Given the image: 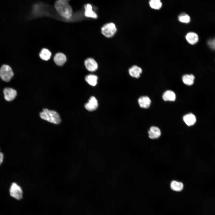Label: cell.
Here are the masks:
<instances>
[{
    "label": "cell",
    "instance_id": "obj_1",
    "mask_svg": "<svg viewBox=\"0 0 215 215\" xmlns=\"http://www.w3.org/2000/svg\"><path fill=\"white\" fill-rule=\"evenodd\" d=\"M70 0H56L54 4L55 7L62 16L69 19L72 15L73 10L69 4Z\"/></svg>",
    "mask_w": 215,
    "mask_h": 215
},
{
    "label": "cell",
    "instance_id": "obj_2",
    "mask_svg": "<svg viewBox=\"0 0 215 215\" xmlns=\"http://www.w3.org/2000/svg\"><path fill=\"white\" fill-rule=\"evenodd\" d=\"M40 116L42 119L54 124H59L61 122L59 115L54 110L44 109L40 113Z\"/></svg>",
    "mask_w": 215,
    "mask_h": 215
},
{
    "label": "cell",
    "instance_id": "obj_3",
    "mask_svg": "<svg viewBox=\"0 0 215 215\" xmlns=\"http://www.w3.org/2000/svg\"><path fill=\"white\" fill-rule=\"evenodd\" d=\"M14 76L13 71L9 65L3 64L0 67V78L6 82H10Z\"/></svg>",
    "mask_w": 215,
    "mask_h": 215
},
{
    "label": "cell",
    "instance_id": "obj_4",
    "mask_svg": "<svg viewBox=\"0 0 215 215\" xmlns=\"http://www.w3.org/2000/svg\"><path fill=\"white\" fill-rule=\"evenodd\" d=\"M10 196L17 200L21 199L23 196V191L21 187L16 182L12 183L9 189Z\"/></svg>",
    "mask_w": 215,
    "mask_h": 215
},
{
    "label": "cell",
    "instance_id": "obj_5",
    "mask_svg": "<svg viewBox=\"0 0 215 215\" xmlns=\"http://www.w3.org/2000/svg\"><path fill=\"white\" fill-rule=\"evenodd\" d=\"M102 34L107 38L113 36L117 31L115 25L113 23L110 22L104 24L101 28Z\"/></svg>",
    "mask_w": 215,
    "mask_h": 215
},
{
    "label": "cell",
    "instance_id": "obj_6",
    "mask_svg": "<svg viewBox=\"0 0 215 215\" xmlns=\"http://www.w3.org/2000/svg\"><path fill=\"white\" fill-rule=\"evenodd\" d=\"M3 93L5 99L9 102L12 101L14 100L17 95L16 91L10 87L4 88L3 90Z\"/></svg>",
    "mask_w": 215,
    "mask_h": 215
},
{
    "label": "cell",
    "instance_id": "obj_7",
    "mask_svg": "<svg viewBox=\"0 0 215 215\" xmlns=\"http://www.w3.org/2000/svg\"><path fill=\"white\" fill-rule=\"evenodd\" d=\"M84 64L87 69L90 71L94 72L98 69V64L92 58H89L86 59L85 61Z\"/></svg>",
    "mask_w": 215,
    "mask_h": 215
},
{
    "label": "cell",
    "instance_id": "obj_8",
    "mask_svg": "<svg viewBox=\"0 0 215 215\" xmlns=\"http://www.w3.org/2000/svg\"><path fill=\"white\" fill-rule=\"evenodd\" d=\"M85 16L88 18L97 19L98 18L97 14L93 10L92 5L90 4H87L84 6Z\"/></svg>",
    "mask_w": 215,
    "mask_h": 215
},
{
    "label": "cell",
    "instance_id": "obj_9",
    "mask_svg": "<svg viewBox=\"0 0 215 215\" xmlns=\"http://www.w3.org/2000/svg\"><path fill=\"white\" fill-rule=\"evenodd\" d=\"M98 105V101L96 98L92 96L90 97L88 102L85 104V107L88 110L92 111L97 108Z\"/></svg>",
    "mask_w": 215,
    "mask_h": 215
},
{
    "label": "cell",
    "instance_id": "obj_10",
    "mask_svg": "<svg viewBox=\"0 0 215 215\" xmlns=\"http://www.w3.org/2000/svg\"><path fill=\"white\" fill-rule=\"evenodd\" d=\"M149 137L151 139H154L159 138L161 135V131L158 127L152 126L148 131Z\"/></svg>",
    "mask_w": 215,
    "mask_h": 215
},
{
    "label": "cell",
    "instance_id": "obj_11",
    "mask_svg": "<svg viewBox=\"0 0 215 215\" xmlns=\"http://www.w3.org/2000/svg\"><path fill=\"white\" fill-rule=\"evenodd\" d=\"M53 60L56 64L59 66L63 65L66 61L65 55L61 53H57L54 56Z\"/></svg>",
    "mask_w": 215,
    "mask_h": 215
},
{
    "label": "cell",
    "instance_id": "obj_12",
    "mask_svg": "<svg viewBox=\"0 0 215 215\" xmlns=\"http://www.w3.org/2000/svg\"><path fill=\"white\" fill-rule=\"evenodd\" d=\"M138 102L141 108H148L150 105L151 101L148 97L147 96H141L139 98Z\"/></svg>",
    "mask_w": 215,
    "mask_h": 215
},
{
    "label": "cell",
    "instance_id": "obj_13",
    "mask_svg": "<svg viewBox=\"0 0 215 215\" xmlns=\"http://www.w3.org/2000/svg\"><path fill=\"white\" fill-rule=\"evenodd\" d=\"M142 72V68L136 65L133 66L129 69V73L130 76L136 78L140 77Z\"/></svg>",
    "mask_w": 215,
    "mask_h": 215
},
{
    "label": "cell",
    "instance_id": "obj_14",
    "mask_svg": "<svg viewBox=\"0 0 215 215\" xmlns=\"http://www.w3.org/2000/svg\"><path fill=\"white\" fill-rule=\"evenodd\" d=\"M185 39L187 42L192 45L195 44L199 41L198 35L194 32H191L188 33L185 36Z\"/></svg>",
    "mask_w": 215,
    "mask_h": 215
},
{
    "label": "cell",
    "instance_id": "obj_15",
    "mask_svg": "<svg viewBox=\"0 0 215 215\" xmlns=\"http://www.w3.org/2000/svg\"><path fill=\"white\" fill-rule=\"evenodd\" d=\"M183 119L185 123L188 126L193 125L196 122V116L192 113H189L185 115Z\"/></svg>",
    "mask_w": 215,
    "mask_h": 215
},
{
    "label": "cell",
    "instance_id": "obj_16",
    "mask_svg": "<svg viewBox=\"0 0 215 215\" xmlns=\"http://www.w3.org/2000/svg\"><path fill=\"white\" fill-rule=\"evenodd\" d=\"M162 99L165 101H174L176 99L175 93L172 90H168L166 91L162 95Z\"/></svg>",
    "mask_w": 215,
    "mask_h": 215
},
{
    "label": "cell",
    "instance_id": "obj_17",
    "mask_svg": "<svg viewBox=\"0 0 215 215\" xmlns=\"http://www.w3.org/2000/svg\"><path fill=\"white\" fill-rule=\"evenodd\" d=\"M194 79L195 76L192 74H185L182 77L184 83L188 86H191L193 84Z\"/></svg>",
    "mask_w": 215,
    "mask_h": 215
},
{
    "label": "cell",
    "instance_id": "obj_18",
    "mask_svg": "<svg viewBox=\"0 0 215 215\" xmlns=\"http://www.w3.org/2000/svg\"><path fill=\"white\" fill-rule=\"evenodd\" d=\"M170 186L172 190L176 191H182L184 187L182 183L175 180L171 182Z\"/></svg>",
    "mask_w": 215,
    "mask_h": 215
},
{
    "label": "cell",
    "instance_id": "obj_19",
    "mask_svg": "<svg viewBox=\"0 0 215 215\" xmlns=\"http://www.w3.org/2000/svg\"><path fill=\"white\" fill-rule=\"evenodd\" d=\"M86 81L90 85L95 86L97 84V76L94 74H90L87 75L85 78Z\"/></svg>",
    "mask_w": 215,
    "mask_h": 215
},
{
    "label": "cell",
    "instance_id": "obj_20",
    "mask_svg": "<svg viewBox=\"0 0 215 215\" xmlns=\"http://www.w3.org/2000/svg\"><path fill=\"white\" fill-rule=\"evenodd\" d=\"M51 53L47 49L43 48L41 51L39 56L40 57L42 60L45 61H47L49 60L51 56Z\"/></svg>",
    "mask_w": 215,
    "mask_h": 215
},
{
    "label": "cell",
    "instance_id": "obj_21",
    "mask_svg": "<svg viewBox=\"0 0 215 215\" xmlns=\"http://www.w3.org/2000/svg\"><path fill=\"white\" fill-rule=\"evenodd\" d=\"M149 4L150 7L155 10H159L162 6L160 0H150Z\"/></svg>",
    "mask_w": 215,
    "mask_h": 215
},
{
    "label": "cell",
    "instance_id": "obj_22",
    "mask_svg": "<svg viewBox=\"0 0 215 215\" xmlns=\"http://www.w3.org/2000/svg\"><path fill=\"white\" fill-rule=\"evenodd\" d=\"M179 21L182 23L188 24L191 21L190 16L187 14L185 13H182L180 14L178 17Z\"/></svg>",
    "mask_w": 215,
    "mask_h": 215
},
{
    "label": "cell",
    "instance_id": "obj_23",
    "mask_svg": "<svg viewBox=\"0 0 215 215\" xmlns=\"http://www.w3.org/2000/svg\"><path fill=\"white\" fill-rule=\"evenodd\" d=\"M207 44L212 50H215V38L208 40Z\"/></svg>",
    "mask_w": 215,
    "mask_h": 215
},
{
    "label": "cell",
    "instance_id": "obj_24",
    "mask_svg": "<svg viewBox=\"0 0 215 215\" xmlns=\"http://www.w3.org/2000/svg\"><path fill=\"white\" fill-rule=\"evenodd\" d=\"M4 158V155L3 153L0 151V165L2 163Z\"/></svg>",
    "mask_w": 215,
    "mask_h": 215
}]
</instances>
